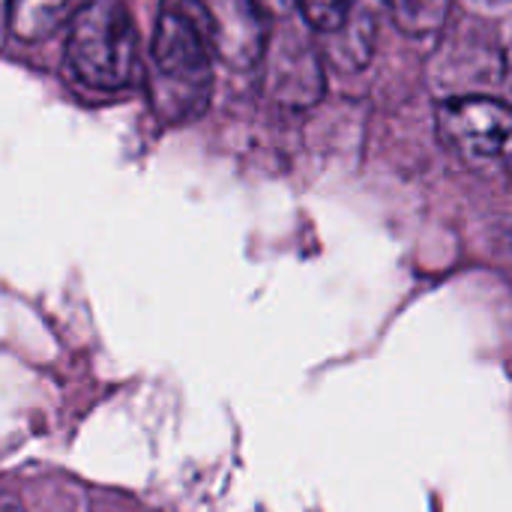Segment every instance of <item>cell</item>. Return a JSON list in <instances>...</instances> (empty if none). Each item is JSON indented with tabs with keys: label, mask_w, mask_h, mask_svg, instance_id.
Listing matches in <instances>:
<instances>
[{
	"label": "cell",
	"mask_w": 512,
	"mask_h": 512,
	"mask_svg": "<svg viewBox=\"0 0 512 512\" xmlns=\"http://www.w3.org/2000/svg\"><path fill=\"white\" fill-rule=\"evenodd\" d=\"M216 21L207 0H162L144 87L162 123L198 120L213 96Z\"/></svg>",
	"instance_id": "1"
},
{
	"label": "cell",
	"mask_w": 512,
	"mask_h": 512,
	"mask_svg": "<svg viewBox=\"0 0 512 512\" xmlns=\"http://www.w3.org/2000/svg\"><path fill=\"white\" fill-rule=\"evenodd\" d=\"M66 66L90 90H126L141 78V36L123 0H87L72 12Z\"/></svg>",
	"instance_id": "2"
},
{
	"label": "cell",
	"mask_w": 512,
	"mask_h": 512,
	"mask_svg": "<svg viewBox=\"0 0 512 512\" xmlns=\"http://www.w3.org/2000/svg\"><path fill=\"white\" fill-rule=\"evenodd\" d=\"M441 141L465 159H492L512 138V105L492 96H462L438 108Z\"/></svg>",
	"instance_id": "3"
},
{
	"label": "cell",
	"mask_w": 512,
	"mask_h": 512,
	"mask_svg": "<svg viewBox=\"0 0 512 512\" xmlns=\"http://www.w3.org/2000/svg\"><path fill=\"white\" fill-rule=\"evenodd\" d=\"M69 9H72V0H9L6 21L15 39L39 42L60 27Z\"/></svg>",
	"instance_id": "4"
},
{
	"label": "cell",
	"mask_w": 512,
	"mask_h": 512,
	"mask_svg": "<svg viewBox=\"0 0 512 512\" xmlns=\"http://www.w3.org/2000/svg\"><path fill=\"white\" fill-rule=\"evenodd\" d=\"M393 21L408 33H429L444 21L447 0H384Z\"/></svg>",
	"instance_id": "5"
},
{
	"label": "cell",
	"mask_w": 512,
	"mask_h": 512,
	"mask_svg": "<svg viewBox=\"0 0 512 512\" xmlns=\"http://www.w3.org/2000/svg\"><path fill=\"white\" fill-rule=\"evenodd\" d=\"M297 9L303 12L306 24L318 33H336L351 12V0H297Z\"/></svg>",
	"instance_id": "6"
},
{
	"label": "cell",
	"mask_w": 512,
	"mask_h": 512,
	"mask_svg": "<svg viewBox=\"0 0 512 512\" xmlns=\"http://www.w3.org/2000/svg\"><path fill=\"white\" fill-rule=\"evenodd\" d=\"M264 15H270V18H285L294 6H297V0H252Z\"/></svg>",
	"instance_id": "7"
},
{
	"label": "cell",
	"mask_w": 512,
	"mask_h": 512,
	"mask_svg": "<svg viewBox=\"0 0 512 512\" xmlns=\"http://www.w3.org/2000/svg\"><path fill=\"white\" fill-rule=\"evenodd\" d=\"M6 512H21V510H18L15 504H6Z\"/></svg>",
	"instance_id": "8"
}]
</instances>
